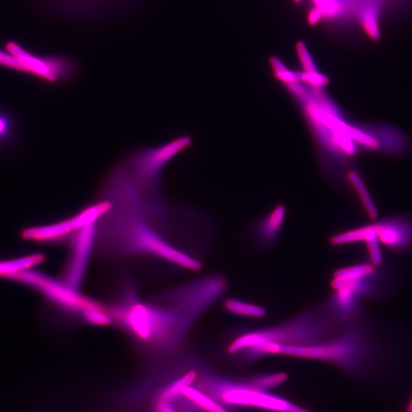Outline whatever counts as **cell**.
<instances>
[{
  "label": "cell",
  "instance_id": "1",
  "mask_svg": "<svg viewBox=\"0 0 412 412\" xmlns=\"http://www.w3.org/2000/svg\"><path fill=\"white\" fill-rule=\"evenodd\" d=\"M97 239L111 254L145 255L190 270H200L201 263L171 243L143 214L130 206L113 204L99 222Z\"/></svg>",
  "mask_w": 412,
  "mask_h": 412
},
{
  "label": "cell",
  "instance_id": "2",
  "mask_svg": "<svg viewBox=\"0 0 412 412\" xmlns=\"http://www.w3.org/2000/svg\"><path fill=\"white\" fill-rule=\"evenodd\" d=\"M107 308L111 322L147 349L174 351L188 336L173 312L157 302H142L132 284L124 287L116 301Z\"/></svg>",
  "mask_w": 412,
  "mask_h": 412
},
{
  "label": "cell",
  "instance_id": "3",
  "mask_svg": "<svg viewBox=\"0 0 412 412\" xmlns=\"http://www.w3.org/2000/svg\"><path fill=\"white\" fill-rule=\"evenodd\" d=\"M280 355L321 360L355 375L364 376L374 363L376 348L362 317L329 338L303 346H282Z\"/></svg>",
  "mask_w": 412,
  "mask_h": 412
},
{
  "label": "cell",
  "instance_id": "4",
  "mask_svg": "<svg viewBox=\"0 0 412 412\" xmlns=\"http://www.w3.org/2000/svg\"><path fill=\"white\" fill-rule=\"evenodd\" d=\"M349 322L338 320L325 306L322 311H308L270 327L242 331L231 341L227 350L230 355H238L264 342L282 346L313 345L332 336Z\"/></svg>",
  "mask_w": 412,
  "mask_h": 412
},
{
  "label": "cell",
  "instance_id": "5",
  "mask_svg": "<svg viewBox=\"0 0 412 412\" xmlns=\"http://www.w3.org/2000/svg\"><path fill=\"white\" fill-rule=\"evenodd\" d=\"M11 280L37 290L50 303L85 323L108 325L111 322L106 305L83 296L81 291L68 286L64 281L32 270L17 275Z\"/></svg>",
  "mask_w": 412,
  "mask_h": 412
},
{
  "label": "cell",
  "instance_id": "6",
  "mask_svg": "<svg viewBox=\"0 0 412 412\" xmlns=\"http://www.w3.org/2000/svg\"><path fill=\"white\" fill-rule=\"evenodd\" d=\"M226 279L211 275L161 296L156 302L169 308L191 331L200 317L224 294Z\"/></svg>",
  "mask_w": 412,
  "mask_h": 412
},
{
  "label": "cell",
  "instance_id": "7",
  "mask_svg": "<svg viewBox=\"0 0 412 412\" xmlns=\"http://www.w3.org/2000/svg\"><path fill=\"white\" fill-rule=\"evenodd\" d=\"M191 143L188 137H179L160 147L135 154L125 167L137 184L146 187L160 186L162 170Z\"/></svg>",
  "mask_w": 412,
  "mask_h": 412
},
{
  "label": "cell",
  "instance_id": "8",
  "mask_svg": "<svg viewBox=\"0 0 412 412\" xmlns=\"http://www.w3.org/2000/svg\"><path fill=\"white\" fill-rule=\"evenodd\" d=\"M7 50L20 60L24 71L29 72L43 80L51 83L66 82L73 80L76 75V63L71 57L36 56L14 42L8 43Z\"/></svg>",
  "mask_w": 412,
  "mask_h": 412
},
{
  "label": "cell",
  "instance_id": "9",
  "mask_svg": "<svg viewBox=\"0 0 412 412\" xmlns=\"http://www.w3.org/2000/svg\"><path fill=\"white\" fill-rule=\"evenodd\" d=\"M104 214V207L96 202L66 220L51 225L27 228L23 231L22 237L41 242H57L64 238H71L77 231L97 224Z\"/></svg>",
  "mask_w": 412,
  "mask_h": 412
},
{
  "label": "cell",
  "instance_id": "10",
  "mask_svg": "<svg viewBox=\"0 0 412 412\" xmlns=\"http://www.w3.org/2000/svg\"><path fill=\"white\" fill-rule=\"evenodd\" d=\"M219 397L222 401L231 406H252L276 412H310L250 385H226L219 390Z\"/></svg>",
  "mask_w": 412,
  "mask_h": 412
},
{
  "label": "cell",
  "instance_id": "11",
  "mask_svg": "<svg viewBox=\"0 0 412 412\" xmlns=\"http://www.w3.org/2000/svg\"><path fill=\"white\" fill-rule=\"evenodd\" d=\"M98 225L99 223L85 227L71 237V255L64 271L63 281L74 289L81 291L83 286L97 240Z\"/></svg>",
  "mask_w": 412,
  "mask_h": 412
},
{
  "label": "cell",
  "instance_id": "12",
  "mask_svg": "<svg viewBox=\"0 0 412 412\" xmlns=\"http://www.w3.org/2000/svg\"><path fill=\"white\" fill-rule=\"evenodd\" d=\"M376 238L380 244L396 252L412 249V223L406 219L392 218L373 223Z\"/></svg>",
  "mask_w": 412,
  "mask_h": 412
},
{
  "label": "cell",
  "instance_id": "13",
  "mask_svg": "<svg viewBox=\"0 0 412 412\" xmlns=\"http://www.w3.org/2000/svg\"><path fill=\"white\" fill-rule=\"evenodd\" d=\"M284 217L285 208L279 206L259 223L256 230V238L260 245L270 247L277 242Z\"/></svg>",
  "mask_w": 412,
  "mask_h": 412
},
{
  "label": "cell",
  "instance_id": "14",
  "mask_svg": "<svg viewBox=\"0 0 412 412\" xmlns=\"http://www.w3.org/2000/svg\"><path fill=\"white\" fill-rule=\"evenodd\" d=\"M45 260L44 254H34L20 259L0 261V277L12 279L17 275L31 270Z\"/></svg>",
  "mask_w": 412,
  "mask_h": 412
},
{
  "label": "cell",
  "instance_id": "15",
  "mask_svg": "<svg viewBox=\"0 0 412 412\" xmlns=\"http://www.w3.org/2000/svg\"><path fill=\"white\" fill-rule=\"evenodd\" d=\"M223 308L229 314L251 319H262L267 315V310L263 307L246 303L235 298H226L223 303Z\"/></svg>",
  "mask_w": 412,
  "mask_h": 412
},
{
  "label": "cell",
  "instance_id": "16",
  "mask_svg": "<svg viewBox=\"0 0 412 412\" xmlns=\"http://www.w3.org/2000/svg\"><path fill=\"white\" fill-rule=\"evenodd\" d=\"M196 379L197 373L195 371H188L174 382L166 385L160 392L159 399L170 401L177 399L180 394H183V392L188 386L193 384Z\"/></svg>",
  "mask_w": 412,
  "mask_h": 412
},
{
  "label": "cell",
  "instance_id": "17",
  "mask_svg": "<svg viewBox=\"0 0 412 412\" xmlns=\"http://www.w3.org/2000/svg\"><path fill=\"white\" fill-rule=\"evenodd\" d=\"M183 396L207 412H228L224 407L221 406L219 403L214 401L212 398L207 396L199 390L195 389L193 386H188L184 392Z\"/></svg>",
  "mask_w": 412,
  "mask_h": 412
},
{
  "label": "cell",
  "instance_id": "18",
  "mask_svg": "<svg viewBox=\"0 0 412 412\" xmlns=\"http://www.w3.org/2000/svg\"><path fill=\"white\" fill-rule=\"evenodd\" d=\"M348 178L352 184L354 185L357 191L358 192L360 199H362L365 210L372 219H376L378 217V212L376 206L371 199L370 194L367 192V188L363 183L362 179L355 171L350 172Z\"/></svg>",
  "mask_w": 412,
  "mask_h": 412
},
{
  "label": "cell",
  "instance_id": "19",
  "mask_svg": "<svg viewBox=\"0 0 412 412\" xmlns=\"http://www.w3.org/2000/svg\"><path fill=\"white\" fill-rule=\"evenodd\" d=\"M360 19L369 36L375 39L379 37L378 11L374 4H367L362 8Z\"/></svg>",
  "mask_w": 412,
  "mask_h": 412
},
{
  "label": "cell",
  "instance_id": "20",
  "mask_svg": "<svg viewBox=\"0 0 412 412\" xmlns=\"http://www.w3.org/2000/svg\"><path fill=\"white\" fill-rule=\"evenodd\" d=\"M288 375L285 373H276L257 376L250 380V385L253 387L268 390L276 387V386L286 382Z\"/></svg>",
  "mask_w": 412,
  "mask_h": 412
},
{
  "label": "cell",
  "instance_id": "21",
  "mask_svg": "<svg viewBox=\"0 0 412 412\" xmlns=\"http://www.w3.org/2000/svg\"><path fill=\"white\" fill-rule=\"evenodd\" d=\"M348 133L352 140L364 146L366 148L377 149L380 147L379 142L374 139L371 135L362 130V128L349 125Z\"/></svg>",
  "mask_w": 412,
  "mask_h": 412
},
{
  "label": "cell",
  "instance_id": "22",
  "mask_svg": "<svg viewBox=\"0 0 412 412\" xmlns=\"http://www.w3.org/2000/svg\"><path fill=\"white\" fill-rule=\"evenodd\" d=\"M314 6L319 8L324 18H334L340 15L343 5L339 0H313Z\"/></svg>",
  "mask_w": 412,
  "mask_h": 412
},
{
  "label": "cell",
  "instance_id": "23",
  "mask_svg": "<svg viewBox=\"0 0 412 412\" xmlns=\"http://www.w3.org/2000/svg\"><path fill=\"white\" fill-rule=\"evenodd\" d=\"M271 64L277 78L288 85L297 83L299 81L298 74L291 71L283 64L279 59L272 58Z\"/></svg>",
  "mask_w": 412,
  "mask_h": 412
},
{
  "label": "cell",
  "instance_id": "24",
  "mask_svg": "<svg viewBox=\"0 0 412 412\" xmlns=\"http://www.w3.org/2000/svg\"><path fill=\"white\" fill-rule=\"evenodd\" d=\"M296 48L299 61L302 64L304 71L312 72L317 71L314 60L304 43L298 42Z\"/></svg>",
  "mask_w": 412,
  "mask_h": 412
},
{
  "label": "cell",
  "instance_id": "25",
  "mask_svg": "<svg viewBox=\"0 0 412 412\" xmlns=\"http://www.w3.org/2000/svg\"><path fill=\"white\" fill-rule=\"evenodd\" d=\"M299 81H301L308 85L315 88L324 87L327 85L329 80L327 76L319 72V71L312 72H303L298 74Z\"/></svg>",
  "mask_w": 412,
  "mask_h": 412
},
{
  "label": "cell",
  "instance_id": "26",
  "mask_svg": "<svg viewBox=\"0 0 412 412\" xmlns=\"http://www.w3.org/2000/svg\"><path fill=\"white\" fill-rule=\"evenodd\" d=\"M0 64L14 69V70L24 71L20 60L10 53V51L0 50Z\"/></svg>",
  "mask_w": 412,
  "mask_h": 412
},
{
  "label": "cell",
  "instance_id": "27",
  "mask_svg": "<svg viewBox=\"0 0 412 412\" xmlns=\"http://www.w3.org/2000/svg\"><path fill=\"white\" fill-rule=\"evenodd\" d=\"M156 412H177L170 401L159 399L156 405Z\"/></svg>",
  "mask_w": 412,
  "mask_h": 412
},
{
  "label": "cell",
  "instance_id": "28",
  "mask_svg": "<svg viewBox=\"0 0 412 412\" xmlns=\"http://www.w3.org/2000/svg\"><path fill=\"white\" fill-rule=\"evenodd\" d=\"M308 19L309 23L311 25H316L317 23H319L322 19H324V16L320 11L319 8H317L314 6L313 10L309 12Z\"/></svg>",
  "mask_w": 412,
  "mask_h": 412
},
{
  "label": "cell",
  "instance_id": "29",
  "mask_svg": "<svg viewBox=\"0 0 412 412\" xmlns=\"http://www.w3.org/2000/svg\"><path fill=\"white\" fill-rule=\"evenodd\" d=\"M83 1L85 2V4H88L89 5L90 4H101L103 1H106V0H83Z\"/></svg>",
  "mask_w": 412,
  "mask_h": 412
},
{
  "label": "cell",
  "instance_id": "30",
  "mask_svg": "<svg viewBox=\"0 0 412 412\" xmlns=\"http://www.w3.org/2000/svg\"><path fill=\"white\" fill-rule=\"evenodd\" d=\"M4 123L3 118H0V134L5 130L6 125Z\"/></svg>",
  "mask_w": 412,
  "mask_h": 412
},
{
  "label": "cell",
  "instance_id": "31",
  "mask_svg": "<svg viewBox=\"0 0 412 412\" xmlns=\"http://www.w3.org/2000/svg\"><path fill=\"white\" fill-rule=\"evenodd\" d=\"M406 412H412V396L408 401V404L406 408Z\"/></svg>",
  "mask_w": 412,
  "mask_h": 412
},
{
  "label": "cell",
  "instance_id": "32",
  "mask_svg": "<svg viewBox=\"0 0 412 412\" xmlns=\"http://www.w3.org/2000/svg\"><path fill=\"white\" fill-rule=\"evenodd\" d=\"M294 1H295L296 3H298V2L301 1V0H294Z\"/></svg>",
  "mask_w": 412,
  "mask_h": 412
}]
</instances>
